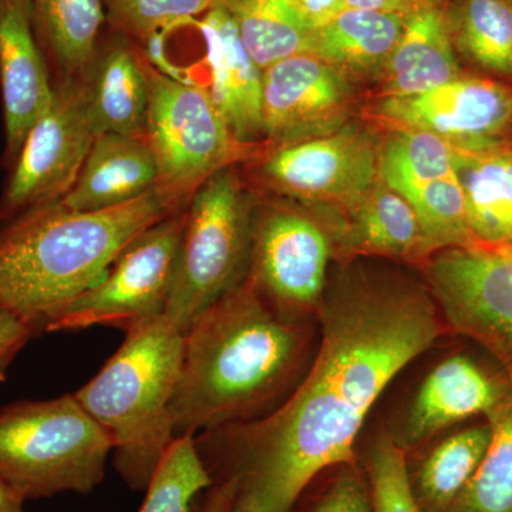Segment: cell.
<instances>
[{
  "label": "cell",
  "instance_id": "obj_22",
  "mask_svg": "<svg viewBox=\"0 0 512 512\" xmlns=\"http://www.w3.org/2000/svg\"><path fill=\"white\" fill-rule=\"evenodd\" d=\"M407 13L346 8L315 29L311 55L352 80L382 77Z\"/></svg>",
  "mask_w": 512,
  "mask_h": 512
},
{
  "label": "cell",
  "instance_id": "obj_37",
  "mask_svg": "<svg viewBox=\"0 0 512 512\" xmlns=\"http://www.w3.org/2000/svg\"><path fill=\"white\" fill-rule=\"evenodd\" d=\"M295 2L316 28L346 9L343 0H295Z\"/></svg>",
  "mask_w": 512,
  "mask_h": 512
},
{
  "label": "cell",
  "instance_id": "obj_3",
  "mask_svg": "<svg viewBox=\"0 0 512 512\" xmlns=\"http://www.w3.org/2000/svg\"><path fill=\"white\" fill-rule=\"evenodd\" d=\"M190 200L158 184L137 200L100 211H72L59 201L0 227V308L37 335L73 299L103 278L138 234Z\"/></svg>",
  "mask_w": 512,
  "mask_h": 512
},
{
  "label": "cell",
  "instance_id": "obj_6",
  "mask_svg": "<svg viewBox=\"0 0 512 512\" xmlns=\"http://www.w3.org/2000/svg\"><path fill=\"white\" fill-rule=\"evenodd\" d=\"M256 212L254 197L232 165L191 195L164 311L181 332L247 282Z\"/></svg>",
  "mask_w": 512,
  "mask_h": 512
},
{
  "label": "cell",
  "instance_id": "obj_8",
  "mask_svg": "<svg viewBox=\"0 0 512 512\" xmlns=\"http://www.w3.org/2000/svg\"><path fill=\"white\" fill-rule=\"evenodd\" d=\"M185 207L138 234L114 259L107 274L73 299L49 323L46 332L106 326L127 333L164 315L173 286Z\"/></svg>",
  "mask_w": 512,
  "mask_h": 512
},
{
  "label": "cell",
  "instance_id": "obj_31",
  "mask_svg": "<svg viewBox=\"0 0 512 512\" xmlns=\"http://www.w3.org/2000/svg\"><path fill=\"white\" fill-rule=\"evenodd\" d=\"M434 251L478 244L468 222L466 197L457 173L406 195Z\"/></svg>",
  "mask_w": 512,
  "mask_h": 512
},
{
  "label": "cell",
  "instance_id": "obj_33",
  "mask_svg": "<svg viewBox=\"0 0 512 512\" xmlns=\"http://www.w3.org/2000/svg\"><path fill=\"white\" fill-rule=\"evenodd\" d=\"M375 512H421L407 480V454L393 434L373 440L365 461Z\"/></svg>",
  "mask_w": 512,
  "mask_h": 512
},
{
  "label": "cell",
  "instance_id": "obj_4",
  "mask_svg": "<svg viewBox=\"0 0 512 512\" xmlns=\"http://www.w3.org/2000/svg\"><path fill=\"white\" fill-rule=\"evenodd\" d=\"M184 333L167 316L128 330L123 345L74 396L109 434L113 463L130 490L146 493L175 439L171 404Z\"/></svg>",
  "mask_w": 512,
  "mask_h": 512
},
{
  "label": "cell",
  "instance_id": "obj_7",
  "mask_svg": "<svg viewBox=\"0 0 512 512\" xmlns=\"http://www.w3.org/2000/svg\"><path fill=\"white\" fill-rule=\"evenodd\" d=\"M147 141L156 156L160 185L190 200L208 178L231 167L241 146L210 94L198 84L158 72L146 57Z\"/></svg>",
  "mask_w": 512,
  "mask_h": 512
},
{
  "label": "cell",
  "instance_id": "obj_39",
  "mask_svg": "<svg viewBox=\"0 0 512 512\" xmlns=\"http://www.w3.org/2000/svg\"><path fill=\"white\" fill-rule=\"evenodd\" d=\"M25 498L0 480V512H25Z\"/></svg>",
  "mask_w": 512,
  "mask_h": 512
},
{
  "label": "cell",
  "instance_id": "obj_18",
  "mask_svg": "<svg viewBox=\"0 0 512 512\" xmlns=\"http://www.w3.org/2000/svg\"><path fill=\"white\" fill-rule=\"evenodd\" d=\"M87 116L94 133L147 136L146 56L134 40L110 30L80 77Z\"/></svg>",
  "mask_w": 512,
  "mask_h": 512
},
{
  "label": "cell",
  "instance_id": "obj_24",
  "mask_svg": "<svg viewBox=\"0 0 512 512\" xmlns=\"http://www.w3.org/2000/svg\"><path fill=\"white\" fill-rule=\"evenodd\" d=\"M37 42L59 79H80L106 25L103 0H28Z\"/></svg>",
  "mask_w": 512,
  "mask_h": 512
},
{
  "label": "cell",
  "instance_id": "obj_27",
  "mask_svg": "<svg viewBox=\"0 0 512 512\" xmlns=\"http://www.w3.org/2000/svg\"><path fill=\"white\" fill-rule=\"evenodd\" d=\"M444 15L456 52L512 76V0H444Z\"/></svg>",
  "mask_w": 512,
  "mask_h": 512
},
{
  "label": "cell",
  "instance_id": "obj_20",
  "mask_svg": "<svg viewBox=\"0 0 512 512\" xmlns=\"http://www.w3.org/2000/svg\"><path fill=\"white\" fill-rule=\"evenodd\" d=\"M463 76L448 32L444 0H421L384 67L382 97L429 92Z\"/></svg>",
  "mask_w": 512,
  "mask_h": 512
},
{
  "label": "cell",
  "instance_id": "obj_15",
  "mask_svg": "<svg viewBox=\"0 0 512 512\" xmlns=\"http://www.w3.org/2000/svg\"><path fill=\"white\" fill-rule=\"evenodd\" d=\"M511 389L512 377L503 367L491 369L463 353L447 357L421 383L394 440L409 454L454 424L487 416Z\"/></svg>",
  "mask_w": 512,
  "mask_h": 512
},
{
  "label": "cell",
  "instance_id": "obj_32",
  "mask_svg": "<svg viewBox=\"0 0 512 512\" xmlns=\"http://www.w3.org/2000/svg\"><path fill=\"white\" fill-rule=\"evenodd\" d=\"M218 0H103L106 25L144 45L165 30L200 19Z\"/></svg>",
  "mask_w": 512,
  "mask_h": 512
},
{
  "label": "cell",
  "instance_id": "obj_12",
  "mask_svg": "<svg viewBox=\"0 0 512 512\" xmlns=\"http://www.w3.org/2000/svg\"><path fill=\"white\" fill-rule=\"evenodd\" d=\"M379 157L375 137L349 123L330 136L276 148L261 173L282 194L346 211L375 187Z\"/></svg>",
  "mask_w": 512,
  "mask_h": 512
},
{
  "label": "cell",
  "instance_id": "obj_26",
  "mask_svg": "<svg viewBox=\"0 0 512 512\" xmlns=\"http://www.w3.org/2000/svg\"><path fill=\"white\" fill-rule=\"evenodd\" d=\"M249 56L264 72L292 56L311 55L316 26L295 0H218Z\"/></svg>",
  "mask_w": 512,
  "mask_h": 512
},
{
  "label": "cell",
  "instance_id": "obj_29",
  "mask_svg": "<svg viewBox=\"0 0 512 512\" xmlns=\"http://www.w3.org/2000/svg\"><path fill=\"white\" fill-rule=\"evenodd\" d=\"M484 419L490 444L476 476L447 512H512V389Z\"/></svg>",
  "mask_w": 512,
  "mask_h": 512
},
{
  "label": "cell",
  "instance_id": "obj_28",
  "mask_svg": "<svg viewBox=\"0 0 512 512\" xmlns=\"http://www.w3.org/2000/svg\"><path fill=\"white\" fill-rule=\"evenodd\" d=\"M457 148L427 131L399 128L380 146L379 177L406 197L410 192L456 173Z\"/></svg>",
  "mask_w": 512,
  "mask_h": 512
},
{
  "label": "cell",
  "instance_id": "obj_36",
  "mask_svg": "<svg viewBox=\"0 0 512 512\" xmlns=\"http://www.w3.org/2000/svg\"><path fill=\"white\" fill-rule=\"evenodd\" d=\"M235 507V487L231 483L211 485L197 498L191 512H231Z\"/></svg>",
  "mask_w": 512,
  "mask_h": 512
},
{
  "label": "cell",
  "instance_id": "obj_11",
  "mask_svg": "<svg viewBox=\"0 0 512 512\" xmlns=\"http://www.w3.org/2000/svg\"><path fill=\"white\" fill-rule=\"evenodd\" d=\"M332 238L318 221L286 207L256 212L248 281L281 318L306 322L328 288Z\"/></svg>",
  "mask_w": 512,
  "mask_h": 512
},
{
  "label": "cell",
  "instance_id": "obj_13",
  "mask_svg": "<svg viewBox=\"0 0 512 512\" xmlns=\"http://www.w3.org/2000/svg\"><path fill=\"white\" fill-rule=\"evenodd\" d=\"M352 79L313 55L272 64L262 73L265 138L278 147L330 136L349 124Z\"/></svg>",
  "mask_w": 512,
  "mask_h": 512
},
{
  "label": "cell",
  "instance_id": "obj_17",
  "mask_svg": "<svg viewBox=\"0 0 512 512\" xmlns=\"http://www.w3.org/2000/svg\"><path fill=\"white\" fill-rule=\"evenodd\" d=\"M205 42L204 86L241 146L252 147L264 140L262 116V70L249 56L234 22L215 6L194 20Z\"/></svg>",
  "mask_w": 512,
  "mask_h": 512
},
{
  "label": "cell",
  "instance_id": "obj_34",
  "mask_svg": "<svg viewBox=\"0 0 512 512\" xmlns=\"http://www.w3.org/2000/svg\"><path fill=\"white\" fill-rule=\"evenodd\" d=\"M332 478L306 512H375L365 467L355 463L333 468Z\"/></svg>",
  "mask_w": 512,
  "mask_h": 512
},
{
  "label": "cell",
  "instance_id": "obj_25",
  "mask_svg": "<svg viewBox=\"0 0 512 512\" xmlns=\"http://www.w3.org/2000/svg\"><path fill=\"white\" fill-rule=\"evenodd\" d=\"M491 440L490 424H478L451 434L431 448L407 480L421 512H447L476 476Z\"/></svg>",
  "mask_w": 512,
  "mask_h": 512
},
{
  "label": "cell",
  "instance_id": "obj_38",
  "mask_svg": "<svg viewBox=\"0 0 512 512\" xmlns=\"http://www.w3.org/2000/svg\"><path fill=\"white\" fill-rule=\"evenodd\" d=\"M346 8L377 10V12L407 13L419 5L421 0H343Z\"/></svg>",
  "mask_w": 512,
  "mask_h": 512
},
{
  "label": "cell",
  "instance_id": "obj_5",
  "mask_svg": "<svg viewBox=\"0 0 512 512\" xmlns=\"http://www.w3.org/2000/svg\"><path fill=\"white\" fill-rule=\"evenodd\" d=\"M111 454L109 434L74 393L0 410V480L25 500L93 493Z\"/></svg>",
  "mask_w": 512,
  "mask_h": 512
},
{
  "label": "cell",
  "instance_id": "obj_23",
  "mask_svg": "<svg viewBox=\"0 0 512 512\" xmlns=\"http://www.w3.org/2000/svg\"><path fill=\"white\" fill-rule=\"evenodd\" d=\"M456 148L474 238L478 244L512 245V148Z\"/></svg>",
  "mask_w": 512,
  "mask_h": 512
},
{
  "label": "cell",
  "instance_id": "obj_35",
  "mask_svg": "<svg viewBox=\"0 0 512 512\" xmlns=\"http://www.w3.org/2000/svg\"><path fill=\"white\" fill-rule=\"evenodd\" d=\"M35 336L36 329L29 322L0 308V383L5 382L6 373L20 350Z\"/></svg>",
  "mask_w": 512,
  "mask_h": 512
},
{
  "label": "cell",
  "instance_id": "obj_1",
  "mask_svg": "<svg viewBox=\"0 0 512 512\" xmlns=\"http://www.w3.org/2000/svg\"><path fill=\"white\" fill-rule=\"evenodd\" d=\"M318 355L274 412L194 436L214 484L244 512H295L330 468L355 463L367 414L394 377L448 330L427 286L348 268L319 308Z\"/></svg>",
  "mask_w": 512,
  "mask_h": 512
},
{
  "label": "cell",
  "instance_id": "obj_30",
  "mask_svg": "<svg viewBox=\"0 0 512 512\" xmlns=\"http://www.w3.org/2000/svg\"><path fill=\"white\" fill-rule=\"evenodd\" d=\"M214 485L194 436L175 437L165 451L138 512H191L197 498Z\"/></svg>",
  "mask_w": 512,
  "mask_h": 512
},
{
  "label": "cell",
  "instance_id": "obj_9",
  "mask_svg": "<svg viewBox=\"0 0 512 512\" xmlns=\"http://www.w3.org/2000/svg\"><path fill=\"white\" fill-rule=\"evenodd\" d=\"M426 279L448 330L512 377V245L440 249L426 261Z\"/></svg>",
  "mask_w": 512,
  "mask_h": 512
},
{
  "label": "cell",
  "instance_id": "obj_10",
  "mask_svg": "<svg viewBox=\"0 0 512 512\" xmlns=\"http://www.w3.org/2000/svg\"><path fill=\"white\" fill-rule=\"evenodd\" d=\"M94 140L80 80H57L49 106L9 168L0 198V224L62 200L76 183Z\"/></svg>",
  "mask_w": 512,
  "mask_h": 512
},
{
  "label": "cell",
  "instance_id": "obj_19",
  "mask_svg": "<svg viewBox=\"0 0 512 512\" xmlns=\"http://www.w3.org/2000/svg\"><path fill=\"white\" fill-rule=\"evenodd\" d=\"M158 184L157 160L147 138L101 134L72 190L59 202L72 211L109 210L137 200Z\"/></svg>",
  "mask_w": 512,
  "mask_h": 512
},
{
  "label": "cell",
  "instance_id": "obj_2",
  "mask_svg": "<svg viewBox=\"0 0 512 512\" xmlns=\"http://www.w3.org/2000/svg\"><path fill=\"white\" fill-rule=\"evenodd\" d=\"M309 342L308 323L281 318L247 279L184 333L175 437L274 412L301 382Z\"/></svg>",
  "mask_w": 512,
  "mask_h": 512
},
{
  "label": "cell",
  "instance_id": "obj_16",
  "mask_svg": "<svg viewBox=\"0 0 512 512\" xmlns=\"http://www.w3.org/2000/svg\"><path fill=\"white\" fill-rule=\"evenodd\" d=\"M53 89L52 70L37 42L28 0H0V93L9 168L49 106Z\"/></svg>",
  "mask_w": 512,
  "mask_h": 512
},
{
  "label": "cell",
  "instance_id": "obj_14",
  "mask_svg": "<svg viewBox=\"0 0 512 512\" xmlns=\"http://www.w3.org/2000/svg\"><path fill=\"white\" fill-rule=\"evenodd\" d=\"M376 116L393 130L427 131L464 150L498 146L512 126V89L493 80L458 77L429 92L382 97Z\"/></svg>",
  "mask_w": 512,
  "mask_h": 512
},
{
  "label": "cell",
  "instance_id": "obj_21",
  "mask_svg": "<svg viewBox=\"0 0 512 512\" xmlns=\"http://www.w3.org/2000/svg\"><path fill=\"white\" fill-rule=\"evenodd\" d=\"M333 238L348 254L426 262L436 252L412 204L380 178L362 200L346 210V220Z\"/></svg>",
  "mask_w": 512,
  "mask_h": 512
},
{
  "label": "cell",
  "instance_id": "obj_40",
  "mask_svg": "<svg viewBox=\"0 0 512 512\" xmlns=\"http://www.w3.org/2000/svg\"><path fill=\"white\" fill-rule=\"evenodd\" d=\"M231 512H244L242 510H239V508L237 507V505H235L234 508H232Z\"/></svg>",
  "mask_w": 512,
  "mask_h": 512
}]
</instances>
